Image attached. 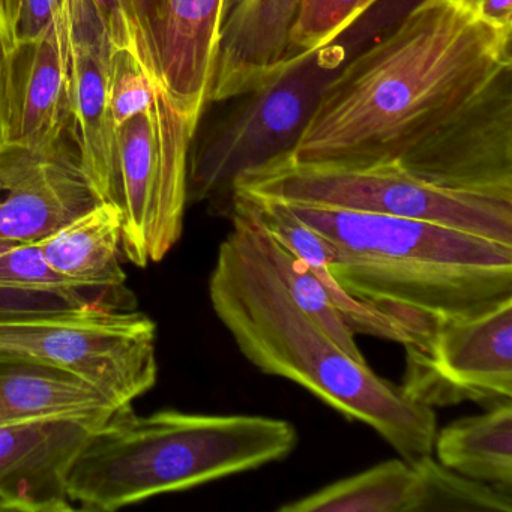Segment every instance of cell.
I'll return each instance as SVG.
<instances>
[{
	"mask_svg": "<svg viewBox=\"0 0 512 512\" xmlns=\"http://www.w3.org/2000/svg\"><path fill=\"white\" fill-rule=\"evenodd\" d=\"M433 451L448 469L511 491V401L491 404L481 415L457 419L437 430Z\"/></svg>",
	"mask_w": 512,
	"mask_h": 512,
	"instance_id": "cell-19",
	"label": "cell"
},
{
	"mask_svg": "<svg viewBox=\"0 0 512 512\" xmlns=\"http://www.w3.org/2000/svg\"><path fill=\"white\" fill-rule=\"evenodd\" d=\"M35 244L49 265L76 286L125 292L122 221L115 206L97 203Z\"/></svg>",
	"mask_w": 512,
	"mask_h": 512,
	"instance_id": "cell-17",
	"label": "cell"
},
{
	"mask_svg": "<svg viewBox=\"0 0 512 512\" xmlns=\"http://www.w3.org/2000/svg\"><path fill=\"white\" fill-rule=\"evenodd\" d=\"M422 484L412 460L394 458L281 505L278 512H419Z\"/></svg>",
	"mask_w": 512,
	"mask_h": 512,
	"instance_id": "cell-20",
	"label": "cell"
},
{
	"mask_svg": "<svg viewBox=\"0 0 512 512\" xmlns=\"http://www.w3.org/2000/svg\"><path fill=\"white\" fill-rule=\"evenodd\" d=\"M286 205L328 241L338 284L400 320L413 340L512 298V245L431 221Z\"/></svg>",
	"mask_w": 512,
	"mask_h": 512,
	"instance_id": "cell-3",
	"label": "cell"
},
{
	"mask_svg": "<svg viewBox=\"0 0 512 512\" xmlns=\"http://www.w3.org/2000/svg\"><path fill=\"white\" fill-rule=\"evenodd\" d=\"M0 358L67 371L130 409L157 383V326L146 314L104 307L5 320Z\"/></svg>",
	"mask_w": 512,
	"mask_h": 512,
	"instance_id": "cell-7",
	"label": "cell"
},
{
	"mask_svg": "<svg viewBox=\"0 0 512 512\" xmlns=\"http://www.w3.org/2000/svg\"><path fill=\"white\" fill-rule=\"evenodd\" d=\"M199 118L182 112L161 88L148 112L118 128L122 254L137 268L160 263L184 232L188 163Z\"/></svg>",
	"mask_w": 512,
	"mask_h": 512,
	"instance_id": "cell-8",
	"label": "cell"
},
{
	"mask_svg": "<svg viewBox=\"0 0 512 512\" xmlns=\"http://www.w3.org/2000/svg\"><path fill=\"white\" fill-rule=\"evenodd\" d=\"M301 0H242L220 29L209 103L242 98L287 64L289 32Z\"/></svg>",
	"mask_w": 512,
	"mask_h": 512,
	"instance_id": "cell-14",
	"label": "cell"
},
{
	"mask_svg": "<svg viewBox=\"0 0 512 512\" xmlns=\"http://www.w3.org/2000/svg\"><path fill=\"white\" fill-rule=\"evenodd\" d=\"M0 281L17 286L49 290H100L82 289L56 272L34 242H19L0 254ZM112 292V290H109Z\"/></svg>",
	"mask_w": 512,
	"mask_h": 512,
	"instance_id": "cell-28",
	"label": "cell"
},
{
	"mask_svg": "<svg viewBox=\"0 0 512 512\" xmlns=\"http://www.w3.org/2000/svg\"><path fill=\"white\" fill-rule=\"evenodd\" d=\"M461 4L467 5V7L472 8L476 13H481L482 7H484L485 2L487 0H460Z\"/></svg>",
	"mask_w": 512,
	"mask_h": 512,
	"instance_id": "cell-31",
	"label": "cell"
},
{
	"mask_svg": "<svg viewBox=\"0 0 512 512\" xmlns=\"http://www.w3.org/2000/svg\"><path fill=\"white\" fill-rule=\"evenodd\" d=\"M232 191L284 203L431 221L512 245V200L440 187L394 161L302 163L283 154L239 176Z\"/></svg>",
	"mask_w": 512,
	"mask_h": 512,
	"instance_id": "cell-5",
	"label": "cell"
},
{
	"mask_svg": "<svg viewBox=\"0 0 512 512\" xmlns=\"http://www.w3.org/2000/svg\"><path fill=\"white\" fill-rule=\"evenodd\" d=\"M20 46L19 0H0V146L16 137Z\"/></svg>",
	"mask_w": 512,
	"mask_h": 512,
	"instance_id": "cell-27",
	"label": "cell"
},
{
	"mask_svg": "<svg viewBox=\"0 0 512 512\" xmlns=\"http://www.w3.org/2000/svg\"><path fill=\"white\" fill-rule=\"evenodd\" d=\"M157 86L146 76L139 62L131 53L115 50L107 67V94L110 112L116 127L154 106Z\"/></svg>",
	"mask_w": 512,
	"mask_h": 512,
	"instance_id": "cell-26",
	"label": "cell"
},
{
	"mask_svg": "<svg viewBox=\"0 0 512 512\" xmlns=\"http://www.w3.org/2000/svg\"><path fill=\"white\" fill-rule=\"evenodd\" d=\"M19 244L16 241H8V239H0V254L5 253V251L10 250L14 245Z\"/></svg>",
	"mask_w": 512,
	"mask_h": 512,
	"instance_id": "cell-32",
	"label": "cell"
},
{
	"mask_svg": "<svg viewBox=\"0 0 512 512\" xmlns=\"http://www.w3.org/2000/svg\"><path fill=\"white\" fill-rule=\"evenodd\" d=\"M242 0H224L223 4V22L224 19H226L227 16H229L230 13H232L233 10H235L236 7H238L239 4H241ZM223 25V23H221Z\"/></svg>",
	"mask_w": 512,
	"mask_h": 512,
	"instance_id": "cell-30",
	"label": "cell"
},
{
	"mask_svg": "<svg viewBox=\"0 0 512 512\" xmlns=\"http://www.w3.org/2000/svg\"><path fill=\"white\" fill-rule=\"evenodd\" d=\"M158 74L173 103L202 118L209 103L224 0H140Z\"/></svg>",
	"mask_w": 512,
	"mask_h": 512,
	"instance_id": "cell-12",
	"label": "cell"
},
{
	"mask_svg": "<svg viewBox=\"0 0 512 512\" xmlns=\"http://www.w3.org/2000/svg\"><path fill=\"white\" fill-rule=\"evenodd\" d=\"M400 388L421 406L512 398V298L487 310L440 320L406 344Z\"/></svg>",
	"mask_w": 512,
	"mask_h": 512,
	"instance_id": "cell-9",
	"label": "cell"
},
{
	"mask_svg": "<svg viewBox=\"0 0 512 512\" xmlns=\"http://www.w3.org/2000/svg\"><path fill=\"white\" fill-rule=\"evenodd\" d=\"M233 227L209 277L214 313L257 370L307 389L344 418L376 431L401 457L433 452L436 413L352 358L290 298L247 215L229 209Z\"/></svg>",
	"mask_w": 512,
	"mask_h": 512,
	"instance_id": "cell-2",
	"label": "cell"
},
{
	"mask_svg": "<svg viewBox=\"0 0 512 512\" xmlns=\"http://www.w3.org/2000/svg\"><path fill=\"white\" fill-rule=\"evenodd\" d=\"M97 203L74 140L53 149L0 146V239L38 241Z\"/></svg>",
	"mask_w": 512,
	"mask_h": 512,
	"instance_id": "cell-10",
	"label": "cell"
},
{
	"mask_svg": "<svg viewBox=\"0 0 512 512\" xmlns=\"http://www.w3.org/2000/svg\"><path fill=\"white\" fill-rule=\"evenodd\" d=\"M229 209H238L242 214L247 215L248 220L256 229L257 238H259L263 251L271 260L277 274L280 275L293 302L311 319L316 320L340 344L341 349L346 350L352 358L367 362L356 344L355 332L350 328L346 317L338 310L337 305L332 301L323 284L314 277L310 268L299 257L272 239L244 206L239 205L235 200H230Z\"/></svg>",
	"mask_w": 512,
	"mask_h": 512,
	"instance_id": "cell-21",
	"label": "cell"
},
{
	"mask_svg": "<svg viewBox=\"0 0 512 512\" xmlns=\"http://www.w3.org/2000/svg\"><path fill=\"white\" fill-rule=\"evenodd\" d=\"M73 47V46H71ZM109 62L73 47V136L80 167L98 202L115 205L118 127L107 94Z\"/></svg>",
	"mask_w": 512,
	"mask_h": 512,
	"instance_id": "cell-18",
	"label": "cell"
},
{
	"mask_svg": "<svg viewBox=\"0 0 512 512\" xmlns=\"http://www.w3.org/2000/svg\"><path fill=\"white\" fill-rule=\"evenodd\" d=\"M65 0H19L20 43H32L61 13Z\"/></svg>",
	"mask_w": 512,
	"mask_h": 512,
	"instance_id": "cell-29",
	"label": "cell"
},
{
	"mask_svg": "<svg viewBox=\"0 0 512 512\" xmlns=\"http://www.w3.org/2000/svg\"><path fill=\"white\" fill-rule=\"evenodd\" d=\"M511 38L460 0H419L350 56L286 154L394 161L440 187L512 200Z\"/></svg>",
	"mask_w": 512,
	"mask_h": 512,
	"instance_id": "cell-1",
	"label": "cell"
},
{
	"mask_svg": "<svg viewBox=\"0 0 512 512\" xmlns=\"http://www.w3.org/2000/svg\"><path fill=\"white\" fill-rule=\"evenodd\" d=\"M113 49L131 53L157 86H163L140 0H92ZM164 88V86H163Z\"/></svg>",
	"mask_w": 512,
	"mask_h": 512,
	"instance_id": "cell-25",
	"label": "cell"
},
{
	"mask_svg": "<svg viewBox=\"0 0 512 512\" xmlns=\"http://www.w3.org/2000/svg\"><path fill=\"white\" fill-rule=\"evenodd\" d=\"M125 292L109 290H49L0 281V322L61 313L86 307L125 310Z\"/></svg>",
	"mask_w": 512,
	"mask_h": 512,
	"instance_id": "cell-23",
	"label": "cell"
},
{
	"mask_svg": "<svg viewBox=\"0 0 512 512\" xmlns=\"http://www.w3.org/2000/svg\"><path fill=\"white\" fill-rule=\"evenodd\" d=\"M121 410L67 371L0 358V425L55 416L109 421Z\"/></svg>",
	"mask_w": 512,
	"mask_h": 512,
	"instance_id": "cell-16",
	"label": "cell"
},
{
	"mask_svg": "<svg viewBox=\"0 0 512 512\" xmlns=\"http://www.w3.org/2000/svg\"><path fill=\"white\" fill-rule=\"evenodd\" d=\"M73 47L67 8L43 34L20 46L14 142L53 149L73 136Z\"/></svg>",
	"mask_w": 512,
	"mask_h": 512,
	"instance_id": "cell-13",
	"label": "cell"
},
{
	"mask_svg": "<svg viewBox=\"0 0 512 512\" xmlns=\"http://www.w3.org/2000/svg\"><path fill=\"white\" fill-rule=\"evenodd\" d=\"M367 13L365 0H301L289 32L287 59L331 43Z\"/></svg>",
	"mask_w": 512,
	"mask_h": 512,
	"instance_id": "cell-24",
	"label": "cell"
},
{
	"mask_svg": "<svg viewBox=\"0 0 512 512\" xmlns=\"http://www.w3.org/2000/svg\"><path fill=\"white\" fill-rule=\"evenodd\" d=\"M377 4V0H365V8L368 10H371L373 8V5Z\"/></svg>",
	"mask_w": 512,
	"mask_h": 512,
	"instance_id": "cell-33",
	"label": "cell"
},
{
	"mask_svg": "<svg viewBox=\"0 0 512 512\" xmlns=\"http://www.w3.org/2000/svg\"><path fill=\"white\" fill-rule=\"evenodd\" d=\"M388 19L391 14L379 22L356 20L331 43L289 58L271 82L245 95L191 152L188 200H229L239 176L292 151L329 82Z\"/></svg>",
	"mask_w": 512,
	"mask_h": 512,
	"instance_id": "cell-6",
	"label": "cell"
},
{
	"mask_svg": "<svg viewBox=\"0 0 512 512\" xmlns=\"http://www.w3.org/2000/svg\"><path fill=\"white\" fill-rule=\"evenodd\" d=\"M230 200H235L250 211L272 239L299 257L310 268L338 310L346 317L355 334L371 335L395 341L403 346L413 340L412 332L400 320L352 298L338 284L331 272L332 251L328 241L316 230L302 223L286 203L250 196L239 191H232L229 202Z\"/></svg>",
	"mask_w": 512,
	"mask_h": 512,
	"instance_id": "cell-15",
	"label": "cell"
},
{
	"mask_svg": "<svg viewBox=\"0 0 512 512\" xmlns=\"http://www.w3.org/2000/svg\"><path fill=\"white\" fill-rule=\"evenodd\" d=\"M298 439L292 422L271 416L136 415L130 407L89 437L71 466L68 496L76 509L116 511L277 463Z\"/></svg>",
	"mask_w": 512,
	"mask_h": 512,
	"instance_id": "cell-4",
	"label": "cell"
},
{
	"mask_svg": "<svg viewBox=\"0 0 512 512\" xmlns=\"http://www.w3.org/2000/svg\"><path fill=\"white\" fill-rule=\"evenodd\" d=\"M422 484L419 512H512V493L440 464L431 454L412 460Z\"/></svg>",
	"mask_w": 512,
	"mask_h": 512,
	"instance_id": "cell-22",
	"label": "cell"
},
{
	"mask_svg": "<svg viewBox=\"0 0 512 512\" xmlns=\"http://www.w3.org/2000/svg\"><path fill=\"white\" fill-rule=\"evenodd\" d=\"M107 421L76 416L0 425V512H70L68 475Z\"/></svg>",
	"mask_w": 512,
	"mask_h": 512,
	"instance_id": "cell-11",
	"label": "cell"
}]
</instances>
